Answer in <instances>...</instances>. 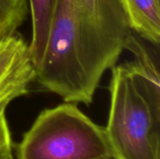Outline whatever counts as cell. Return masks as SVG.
I'll return each instance as SVG.
<instances>
[{"label":"cell","mask_w":160,"mask_h":159,"mask_svg":"<svg viewBox=\"0 0 160 159\" xmlns=\"http://www.w3.org/2000/svg\"><path fill=\"white\" fill-rule=\"evenodd\" d=\"M13 142L6 117V110L0 111V159H13Z\"/></svg>","instance_id":"ba28073f"},{"label":"cell","mask_w":160,"mask_h":159,"mask_svg":"<svg viewBox=\"0 0 160 159\" xmlns=\"http://www.w3.org/2000/svg\"><path fill=\"white\" fill-rule=\"evenodd\" d=\"M132 31L147 43L159 47L160 0H122Z\"/></svg>","instance_id":"5b68a950"},{"label":"cell","mask_w":160,"mask_h":159,"mask_svg":"<svg viewBox=\"0 0 160 159\" xmlns=\"http://www.w3.org/2000/svg\"><path fill=\"white\" fill-rule=\"evenodd\" d=\"M18 159H113L104 127L73 103L42 111L17 146Z\"/></svg>","instance_id":"3957f363"},{"label":"cell","mask_w":160,"mask_h":159,"mask_svg":"<svg viewBox=\"0 0 160 159\" xmlns=\"http://www.w3.org/2000/svg\"><path fill=\"white\" fill-rule=\"evenodd\" d=\"M28 43L17 32L0 39V111L25 96L36 81Z\"/></svg>","instance_id":"277c9868"},{"label":"cell","mask_w":160,"mask_h":159,"mask_svg":"<svg viewBox=\"0 0 160 159\" xmlns=\"http://www.w3.org/2000/svg\"><path fill=\"white\" fill-rule=\"evenodd\" d=\"M133 33L122 0H56L36 81L64 102L89 106Z\"/></svg>","instance_id":"6da1fadb"},{"label":"cell","mask_w":160,"mask_h":159,"mask_svg":"<svg viewBox=\"0 0 160 159\" xmlns=\"http://www.w3.org/2000/svg\"><path fill=\"white\" fill-rule=\"evenodd\" d=\"M133 33L134 59L112 67L110 112L104 127L113 159H160L158 51Z\"/></svg>","instance_id":"7a4b0ae2"},{"label":"cell","mask_w":160,"mask_h":159,"mask_svg":"<svg viewBox=\"0 0 160 159\" xmlns=\"http://www.w3.org/2000/svg\"><path fill=\"white\" fill-rule=\"evenodd\" d=\"M28 13V0H0V39L16 33Z\"/></svg>","instance_id":"52a82bcc"},{"label":"cell","mask_w":160,"mask_h":159,"mask_svg":"<svg viewBox=\"0 0 160 159\" xmlns=\"http://www.w3.org/2000/svg\"><path fill=\"white\" fill-rule=\"evenodd\" d=\"M55 5L56 0H28L32 25L28 46L35 67L44 56Z\"/></svg>","instance_id":"8992f818"}]
</instances>
